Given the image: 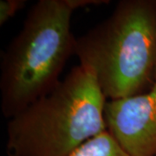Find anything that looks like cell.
I'll use <instances>...</instances> for the list:
<instances>
[{
    "label": "cell",
    "instance_id": "6da1fadb",
    "mask_svg": "<svg viewBox=\"0 0 156 156\" xmlns=\"http://www.w3.org/2000/svg\"><path fill=\"white\" fill-rule=\"evenodd\" d=\"M94 73L79 64L48 94L10 119L9 156H67L106 131L107 102Z\"/></svg>",
    "mask_w": 156,
    "mask_h": 156
},
{
    "label": "cell",
    "instance_id": "7a4b0ae2",
    "mask_svg": "<svg viewBox=\"0 0 156 156\" xmlns=\"http://www.w3.org/2000/svg\"><path fill=\"white\" fill-rule=\"evenodd\" d=\"M75 55L107 100L148 91L156 79V1H120L109 17L76 37Z\"/></svg>",
    "mask_w": 156,
    "mask_h": 156
},
{
    "label": "cell",
    "instance_id": "3957f363",
    "mask_svg": "<svg viewBox=\"0 0 156 156\" xmlns=\"http://www.w3.org/2000/svg\"><path fill=\"white\" fill-rule=\"evenodd\" d=\"M76 11L71 0H39L29 10L22 29L3 52L0 96L4 116L11 119L61 81L76 37L71 31Z\"/></svg>",
    "mask_w": 156,
    "mask_h": 156
},
{
    "label": "cell",
    "instance_id": "277c9868",
    "mask_svg": "<svg viewBox=\"0 0 156 156\" xmlns=\"http://www.w3.org/2000/svg\"><path fill=\"white\" fill-rule=\"evenodd\" d=\"M107 131L130 156H156V79L148 91L108 100Z\"/></svg>",
    "mask_w": 156,
    "mask_h": 156
},
{
    "label": "cell",
    "instance_id": "5b68a950",
    "mask_svg": "<svg viewBox=\"0 0 156 156\" xmlns=\"http://www.w3.org/2000/svg\"><path fill=\"white\" fill-rule=\"evenodd\" d=\"M67 156H130L108 131L91 138Z\"/></svg>",
    "mask_w": 156,
    "mask_h": 156
},
{
    "label": "cell",
    "instance_id": "8992f818",
    "mask_svg": "<svg viewBox=\"0 0 156 156\" xmlns=\"http://www.w3.org/2000/svg\"><path fill=\"white\" fill-rule=\"evenodd\" d=\"M26 5L25 0H1L0 1V25H4L14 17Z\"/></svg>",
    "mask_w": 156,
    "mask_h": 156
}]
</instances>
